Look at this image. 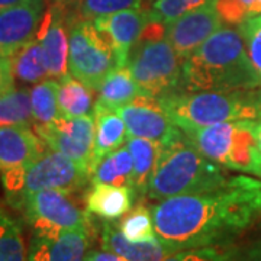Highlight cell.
Segmentation results:
<instances>
[{
	"label": "cell",
	"mask_w": 261,
	"mask_h": 261,
	"mask_svg": "<svg viewBox=\"0 0 261 261\" xmlns=\"http://www.w3.org/2000/svg\"><path fill=\"white\" fill-rule=\"evenodd\" d=\"M58 82V106L61 116L79 118L86 115H93L94 90L89 89L86 84L71 74L64 75Z\"/></svg>",
	"instance_id": "d4e9b609"
},
{
	"label": "cell",
	"mask_w": 261,
	"mask_h": 261,
	"mask_svg": "<svg viewBox=\"0 0 261 261\" xmlns=\"http://www.w3.org/2000/svg\"><path fill=\"white\" fill-rule=\"evenodd\" d=\"M225 180L226 174L219 164L202 155L181 132L161 149L147 196L152 200H164L214 189Z\"/></svg>",
	"instance_id": "3957f363"
},
{
	"label": "cell",
	"mask_w": 261,
	"mask_h": 261,
	"mask_svg": "<svg viewBox=\"0 0 261 261\" xmlns=\"http://www.w3.org/2000/svg\"><path fill=\"white\" fill-rule=\"evenodd\" d=\"M135 195L130 186L96 183L86 197V211L106 221H116L132 209Z\"/></svg>",
	"instance_id": "d6986e66"
},
{
	"label": "cell",
	"mask_w": 261,
	"mask_h": 261,
	"mask_svg": "<svg viewBox=\"0 0 261 261\" xmlns=\"http://www.w3.org/2000/svg\"><path fill=\"white\" fill-rule=\"evenodd\" d=\"M9 61L15 80L37 84L49 79L42 44L38 38H34L31 42L13 53L9 57Z\"/></svg>",
	"instance_id": "603a6c76"
},
{
	"label": "cell",
	"mask_w": 261,
	"mask_h": 261,
	"mask_svg": "<svg viewBox=\"0 0 261 261\" xmlns=\"http://www.w3.org/2000/svg\"><path fill=\"white\" fill-rule=\"evenodd\" d=\"M118 61L93 20L75 19L68 27V73L89 89L99 90Z\"/></svg>",
	"instance_id": "ba28073f"
},
{
	"label": "cell",
	"mask_w": 261,
	"mask_h": 261,
	"mask_svg": "<svg viewBox=\"0 0 261 261\" xmlns=\"http://www.w3.org/2000/svg\"><path fill=\"white\" fill-rule=\"evenodd\" d=\"M126 67L145 96L160 99L176 93L181 86L183 63L166 35L141 37L130 51Z\"/></svg>",
	"instance_id": "52a82bcc"
},
{
	"label": "cell",
	"mask_w": 261,
	"mask_h": 261,
	"mask_svg": "<svg viewBox=\"0 0 261 261\" xmlns=\"http://www.w3.org/2000/svg\"><path fill=\"white\" fill-rule=\"evenodd\" d=\"M142 90L138 83L134 80L129 68L116 67L108 74L99 87V99L97 102L108 109L116 111L122 106L128 105L141 96Z\"/></svg>",
	"instance_id": "7402d4cb"
},
{
	"label": "cell",
	"mask_w": 261,
	"mask_h": 261,
	"mask_svg": "<svg viewBox=\"0 0 261 261\" xmlns=\"http://www.w3.org/2000/svg\"><path fill=\"white\" fill-rule=\"evenodd\" d=\"M222 27V19L214 5L192 10L166 28V38L181 60L195 53L206 39Z\"/></svg>",
	"instance_id": "4fadbf2b"
},
{
	"label": "cell",
	"mask_w": 261,
	"mask_h": 261,
	"mask_svg": "<svg viewBox=\"0 0 261 261\" xmlns=\"http://www.w3.org/2000/svg\"><path fill=\"white\" fill-rule=\"evenodd\" d=\"M163 109L180 130L215 123L261 118V90L189 92L159 99Z\"/></svg>",
	"instance_id": "277c9868"
},
{
	"label": "cell",
	"mask_w": 261,
	"mask_h": 261,
	"mask_svg": "<svg viewBox=\"0 0 261 261\" xmlns=\"http://www.w3.org/2000/svg\"><path fill=\"white\" fill-rule=\"evenodd\" d=\"M90 231H64L58 235L31 238L28 261H84L90 244Z\"/></svg>",
	"instance_id": "2e32d148"
},
{
	"label": "cell",
	"mask_w": 261,
	"mask_h": 261,
	"mask_svg": "<svg viewBox=\"0 0 261 261\" xmlns=\"http://www.w3.org/2000/svg\"><path fill=\"white\" fill-rule=\"evenodd\" d=\"M238 28L244 38L250 61L261 83V13L244 20Z\"/></svg>",
	"instance_id": "836d02e7"
},
{
	"label": "cell",
	"mask_w": 261,
	"mask_h": 261,
	"mask_svg": "<svg viewBox=\"0 0 261 261\" xmlns=\"http://www.w3.org/2000/svg\"><path fill=\"white\" fill-rule=\"evenodd\" d=\"M149 10L126 9L93 20L96 28L111 44L118 67H125L130 51L140 41L145 27L151 20Z\"/></svg>",
	"instance_id": "5bb4252c"
},
{
	"label": "cell",
	"mask_w": 261,
	"mask_h": 261,
	"mask_svg": "<svg viewBox=\"0 0 261 261\" xmlns=\"http://www.w3.org/2000/svg\"><path fill=\"white\" fill-rule=\"evenodd\" d=\"M31 89L12 87L0 94V126H27L32 125Z\"/></svg>",
	"instance_id": "484cf974"
},
{
	"label": "cell",
	"mask_w": 261,
	"mask_h": 261,
	"mask_svg": "<svg viewBox=\"0 0 261 261\" xmlns=\"http://www.w3.org/2000/svg\"><path fill=\"white\" fill-rule=\"evenodd\" d=\"M44 16V0H20L0 9V56L9 58L37 38Z\"/></svg>",
	"instance_id": "7c38bea8"
},
{
	"label": "cell",
	"mask_w": 261,
	"mask_h": 261,
	"mask_svg": "<svg viewBox=\"0 0 261 261\" xmlns=\"http://www.w3.org/2000/svg\"><path fill=\"white\" fill-rule=\"evenodd\" d=\"M119 229L132 243H145L157 240L152 212L144 205H138L130 209L119 225Z\"/></svg>",
	"instance_id": "f1b7e54d"
},
{
	"label": "cell",
	"mask_w": 261,
	"mask_h": 261,
	"mask_svg": "<svg viewBox=\"0 0 261 261\" xmlns=\"http://www.w3.org/2000/svg\"><path fill=\"white\" fill-rule=\"evenodd\" d=\"M214 3L215 0H155L149 13L152 19L168 25L192 10Z\"/></svg>",
	"instance_id": "f546056e"
},
{
	"label": "cell",
	"mask_w": 261,
	"mask_h": 261,
	"mask_svg": "<svg viewBox=\"0 0 261 261\" xmlns=\"http://www.w3.org/2000/svg\"><path fill=\"white\" fill-rule=\"evenodd\" d=\"M142 0H79V19L94 20L96 18L112 15L126 9H140Z\"/></svg>",
	"instance_id": "4dcf8cb0"
},
{
	"label": "cell",
	"mask_w": 261,
	"mask_h": 261,
	"mask_svg": "<svg viewBox=\"0 0 261 261\" xmlns=\"http://www.w3.org/2000/svg\"><path fill=\"white\" fill-rule=\"evenodd\" d=\"M215 8L222 22L240 27L244 20L261 13L258 0H215Z\"/></svg>",
	"instance_id": "1f68e13d"
},
{
	"label": "cell",
	"mask_w": 261,
	"mask_h": 261,
	"mask_svg": "<svg viewBox=\"0 0 261 261\" xmlns=\"http://www.w3.org/2000/svg\"><path fill=\"white\" fill-rule=\"evenodd\" d=\"M255 119L229 121L181 130L202 155L219 166L261 178V148Z\"/></svg>",
	"instance_id": "5b68a950"
},
{
	"label": "cell",
	"mask_w": 261,
	"mask_h": 261,
	"mask_svg": "<svg viewBox=\"0 0 261 261\" xmlns=\"http://www.w3.org/2000/svg\"><path fill=\"white\" fill-rule=\"evenodd\" d=\"M84 261H123L121 257L111 251H90L86 254Z\"/></svg>",
	"instance_id": "d590c367"
},
{
	"label": "cell",
	"mask_w": 261,
	"mask_h": 261,
	"mask_svg": "<svg viewBox=\"0 0 261 261\" xmlns=\"http://www.w3.org/2000/svg\"><path fill=\"white\" fill-rule=\"evenodd\" d=\"M37 38L42 44L49 77L60 80L68 74V34L64 3L57 2L45 12Z\"/></svg>",
	"instance_id": "9a60e30c"
},
{
	"label": "cell",
	"mask_w": 261,
	"mask_h": 261,
	"mask_svg": "<svg viewBox=\"0 0 261 261\" xmlns=\"http://www.w3.org/2000/svg\"><path fill=\"white\" fill-rule=\"evenodd\" d=\"M151 212L157 238L174 252L228 245L261 216V180L226 177L214 189L159 200Z\"/></svg>",
	"instance_id": "6da1fadb"
},
{
	"label": "cell",
	"mask_w": 261,
	"mask_h": 261,
	"mask_svg": "<svg viewBox=\"0 0 261 261\" xmlns=\"http://www.w3.org/2000/svg\"><path fill=\"white\" fill-rule=\"evenodd\" d=\"M134 163L132 189L137 195H147L149 178L157 167L163 145L157 141L129 137L126 141Z\"/></svg>",
	"instance_id": "44dd1931"
},
{
	"label": "cell",
	"mask_w": 261,
	"mask_h": 261,
	"mask_svg": "<svg viewBox=\"0 0 261 261\" xmlns=\"http://www.w3.org/2000/svg\"><path fill=\"white\" fill-rule=\"evenodd\" d=\"M257 135H258V144H260L261 148V118L260 121H258V126H257Z\"/></svg>",
	"instance_id": "74e56055"
},
{
	"label": "cell",
	"mask_w": 261,
	"mask_h": 261,
	"mask_svg": "<svg viewBox=\"0 0 261 261\" xmlns=\"http://www.w3.org/2000/svg\"><path fill=\"white\" fill-rule=\"evenodd\" d=\"M15 206L37 235H58L64 231H90V216L61 190H39L23 196Z\"/></svg>",
	"instance_id": "9c48e42d"
},
{
	"label": "cell",
	"mask_w": 261,
	"mask_h": 261,
	"mask_svg": "<svg viewBox=\"0 0 261 261\" xmlns=\"http://www.w3.org/2000/svg\"><path fill=\"white\" fill-rule=\"evenodd\" d=\"M60 82L57 79H45L31 89V108L34 125L51 123L61 116L58 106Z\"/></svg>",
	"instance_id": "4316f807"
},
{
	"label": "cell",
	"mask_w": 261,
	"mask_h": 261,
	"mask_svg": "<svg viewBox=\"0 0 261 261\" xmlns=\"http://www.w3.org/2000/svg\"><path fill=\"white\" fill-rule=\"evenodd\" d=\"M57 2H61V3H64V5H68V3H71V2H79V0H57Z\"/></svg>",
	"instance_id": "f35d334b"
},
{
	"label": "cell",
	"mask_w": 261,
	"mask_h": 261,
	"mask_svg": "<svg viewBox=\"0 0 261 261\" xmlns=\"http://www.w3.org/2000/svg\"><path fill=\"white\" fill-rule=\"evenodd\" d=\"M257 258H258V261H261V243L260 247H258V250H257Z\"/></svg>",
	"instance_id": "ab89813d"
},
{
	"label": "cell",
	"mask_w": 261,
	"mask_h": 261,
	"mask_svg": "<svg viewBox=\"0 0 261 261\" xmlns=\"http://www.w3.org/2000/svg\"><path fill=\"white\" fill-rule=\"evenodd\" d=\"M132 171L134 163L132 155L126 145L106 154L92 170L90 181L92 185L103 183L113 186L132 187Z\"/></svg>",
	"instance_id": "cb8c5ba5"
},
{
	"label": "cell",
	"mask_w": 261,
	"mask_h": 261,
	"mask_svg": "<svg viewBox=\"0 0 261 261\" xmlns=\"http://www.w3.org/2000/svg\"><path fill=\"white\" fill-rule=\"evenodd\" d=\"M93 116L96 134H94V154L90 167V176H92V170L106 154L121 148L123 142H126V134H128L125 122L116 111L108 109L99 103H94Z\"/></svg>",
	"instance_id": "ffe728a7"
},
{
	"label": "cell",
	"mask_w": 261,
	"mask_h": 261,
	"mask_svg": "<svg viewBox=\"0 0 261 261\" xmlns=\"http://www.w3.org/2000/svg\"><path fill=\"white\" fill-rule=\"evenodd\" d=\"M100 243L105 251L116 254L123 261H163L174 252L159 238L145 243H132L112 222L103 224Z\"/></svg>",
	"instance_id": "ac0fdd59"
},
{
	"label": "cell",
	"mask_w": 261,
	"mask_h": 261,
	"mask_svg": "<svg viewBox=\"0 0 261 261\" xmlns=\"http://www.w3.org/2000/svg\"><path fill=\"white\" fill-rule=\"evenodd\" d=\"M181 86L187 92H235L261 86L240 28L221 27L185 58Z\"/></svg>",
	"instance_id": "7a4b0ae2"
},
{
	"label": "cell",
	"mask_w": 261,
	"mask_h": 261,
	"mask_svg": "<svg viewBox=\"0 0 261 261\" xmlns=\"http://www.w3.org/2000/svg\"><path fill=\"white\" fill-rule=\"evenodd\" d=\"M258 2H260V3H261V0H258Z\"/></svg>",
	"instance_id": "60d3db41"
},
{
	"label": "cell",
	"mask_w": 261,
	"mask_h": 261,
	"mask_svg": "<svg viewBox=\"0 0 261 261\" xmlns=\"http://www.w3.org/2000/svg\"><path fill=\"white\" fill-rule=\"evenodd\" d=\"M48 148L27 126H0V173L25 168Z\"/></svg>",
	"instance_id": "e0dca14e"
},
{
	"label": "cell",
	"mask_w": 261,
	"mask_h": 261,
	"mask_svg": "<svg viewBox=\"0 0 261 261\" xmlns=\"http://www.w3.org/2000/svg\"><path fill=\"white\" fill-rule=\"evenodd\" d=\"M18 2H20V0H0V9H5V8L12 6V5L18 3Z\"/></svg>",
	"instance_id": "8d00e7d4"
},
{
	"label": "cell",
	"mask_w": 261,
	"mask_h": 261,
	"mask_svg": "<svg viewBox=\"0 0 261 261\" xmlns=\"http://www.w3.org/2000/svg\"><path fill=\"white\" fill-rule=\"evenodd\" d=\"M0 261H28L19 224L0 205Z\"/></svg>",
	"instance_id": "83f0119b"
},
{
	"label": "cell",
	"mask_w": 261,
	"mask_h": 261,
	"mask_svg": "<svg viewBox=\"0 0 261 261\" xmlns=\"http://www.w3.org/2000/svg\"><path fill=\"white\" fill-rule=\"evenodd\" d=\"M2 181L10 203L39 190L73 193L90 181V170L54 149H47L25 168L2 173Z\"/></svg>",
	"instance_id": "8992f818"
},
{
	"label": "cell",
	"mask_w": 261,
	"mask_h": 261,
	"mask_svg": "<svg viewBox=\"0 0 261 261\" xmlns=\"http://www.w3.org/2000/svg\"><path fill=\"white\" fill-rule=\"evenodd\" d=\"M34 130L49 148L90 170L96 134L93 115L79 118L60 116L51 123L34 125Z\"/></svg>",
	"instance_id": "30bf717a"
},
{
	"label": "cell",
	"mask_w": 261,
	"mask_h": 261,
	"mask_svg": "<svg viewBox=\"0 0 261 261\" xmlns=\"http://www.w3.org/2000/svg\"><path fill=\"white\" fill-rule=\"evenodd\" d=\"M15 86V77L8 57L0 56V94L10 90Z\"/></svg>",
	"instance_id": "e575fe53"
},
{
	"label": "cell",
	"mask_w": 261,
	"mask_h": 261,
	"mask_svg": "<svg viewBox=\"0 0 261 261\" xmlns=\"http://www.w3.org/2000/svg\"><path fill=\"white\" fill-rule=\"evenodd\" d=\"M163 261H244L238 251L226 248L225 245L189 248L173 252Z\"/></svg>",
	"instance_id": "d6a6232c"
},
{
	"label": "cell",
	"mask_w": 261,
	"mask_h": 261,
	"mask_svg": "<svg viewBox=\"0 0 261 261\" xmlns=\"http://www.w3.org/2000/svg\"><path fill=\"white\" fill-rule=\"evenodd\" d=\"M116 112L125 122L129 137L157 141L164 147L181 134L157 97L141 94L135 100L116 109Z\"/></svg>",
	"instance_id": "8fae6325"
}]
</instances>
